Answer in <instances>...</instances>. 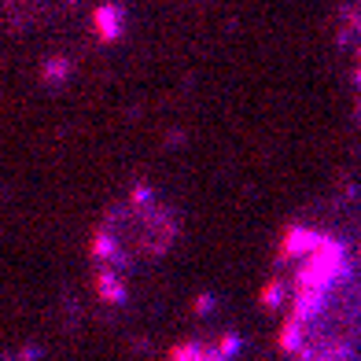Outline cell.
<instances>
[{"label":"cell","mask_w":361,"mask_h":361,"mask_svg":"<svg viewBox=\"0 0 361 361\" xmlns=\"http://www.w3.org/2000/svg\"><path fill=\"white\" fill-rule=\"evenodd\" d=\"M228 350H233V339L228 343H195L188 350H177L173 361H225Z\"/></svg>","instance_id":"6da1fadb"}]
</instances>
